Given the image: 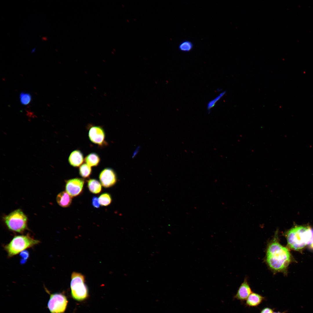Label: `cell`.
I'll return each mask as SVG.
<instances>
[{"label":"cell","mask_w":313,"mask_h":313,"mask_svg":"<svg viewBox=\"0 0 313 313\" xmlns=\"http://www.w3.org/2000/svg\"><path fill=\"white\" fill-rule=\"evenodd\" d=\"M70 287L73 298L78 301L86 299L88 296V290L85 283V278L81 274L73 272L71 275Z\"/></svg>","instance_id":"obj_4"},{"label":"cell","mask_w":313,"mask_h":313,"mask_svg":"<svg viewBox=\"0 0 313 313\" xmlns=\"http://www.w3.org/2000/svg\"><path fill=\"white\" fill-rule=\"evenodd\" d=\"M273 310L269 307H265L261 311L260 313H273Z\"/></svg>","instance_id":"obj_23"},{"label":"cell","mask_w":313,"mask_h":313,"mask_svg":"<svg viewBox=\"0 0 313 313\" xmlns=\"http://www.w3.org/2000/svg\"><path fill=\"white\" fill-rule=\"evenodd\" d=\"M286 311H284V312H281L278 311L277 312H274L273 313H286Z\"/></svg>","instance_id":"obj_24"},{"label":"cell","mask_w":313,"mask_h":313,"mask_svg":"<svg viewBox=\"0 0 313 313\" xmlns=\"http://www.w3.org/2000/svg\"><path fill=\"white\" fill-rule=\"evenodd\" d=\"M278 230L267 245L266 261L269 268L275 272L285 271L291 261V255L288 250L279 243Z\"/></svg>","instance_id":"obj_1"},{"label":"cell","mask_w":313,"mask_h":313,"mask_svg":"<svg viewBox=\"0 0 313 313\" xmlns=\"http://www.w3.org/2000/svg\"><path fill=\"white\" fill-rule=\"evenodd\" d=\"M68 301L66 296L61 293L50 294L47 306L51 313H63L65 311Z\"/></svg>","instance_id":"obj_6"},{"label":"cell","mask_w":313,"mask_h":313,"mask_svg":"<svg viewBox=\"0 0 313 313\" xmlns=\"http://www.w3.org/2000/svg\"><path fill=\"white\" fill-rule=\"evenodd\" d=\"M84 183L82 179L75 178L68 180L66 183L65 189L72 197L76 196L82 192Z\"/></svg>","instance_id":"obj_8"},{"label":"cell","mask_w":313,"mask_h":313,"mask_svg":"<svg viewBox=\"0 0 313 313\" xmlns=\"http://www.w3.org/2000/svg\"><path fill=\"white\" fill-rule=\"evenodd\" d=\"M100 161L99 156L95 153L89 154L85 159V163L91 167L97 166L99 164Z\"/></svg>","instance_id":"obj_15"},{"label":"cell","mask_w":313,"mask_h":313,"mask_svg":"<svg viewBox=\"0 0 313 313\" xmlns=\"http://www.w3.org/2000/svg\"><path fill=\"white\" fill-rule=\"evenodd\" d=\"M89 130L88 137L90 141L94 144L102 146L106 145L105 133L102 127L92 125Z\"/></svg>","instance_id":"obj_7"},{"label":"cell","mask_w":313,"mask_h":313,"mask_svg":"<svg viewBox=\"0 0 313 313\" xmlns=\"http://www.w3.org/2000/svg\"><path fill=\"white\" fill-rule=\"evenodd\" d=\"M70 164L72 166L77 167L82 164L84 161L83 155L79 150H75L70 154L68 159Z\"/></svg>","instance_id":"obj_11"},{"label":"cell","mask_w":313,"mask_h":313,"mask_svg":"<svg viewBox=\"0 0 313 313\" xmlns=\"http://www.w3.org/2000/svg\"><path fill=\"white\" fill-rule=\"evenodd\" d=\"M4 220L8 229L13 231L21 233L27 227V217L19 209L12 212L5 216Z\"/></svg>","instance_id":"obj_5"},{"label":"cell","mask_w":313,"mask_h":313,"mask_svg":"<svg viewBox=\"0 0 313 313\" xmlns=\"http://www.w3.org/2000/svg\"><path fill=\"white\" fill-rule=\"evenodd\" d=\"M80 176L84 178L89 177L92 172L91 167L87 164L84 163L81 165L79 170Z\"/></svg>","instance_id":"obj_16"},{"label":"cell","mask_w":313,"mask_h":313,"mask_svg":"<svg viewBox=\"0 0 313 313\" xmlns=\"http://www.w3.org/2000/svg\"><path fill=\"white\" fill-rule=\"evenodd\" d=\"M72 197L66 191H63L57 195L56 200L60 206L64 208L67 207L71 203Z\"/></svg>","instance_id":"obj_13"},{"label":"cell","mask_w":313,"mask_h":313,"mask_svg":"<svg viewBox=\"0 0 313 313\" xmlns=\"http://www.w3.org/2000/svg\"><path fill=\"white\" fill-rule=\"evenodd\" d=\"M226 93V91L221 92L216 97L208 103L207 105V109L208 113L210 112L211 109L214 106L217 102L224 96Z\"/></svg>","instance_id":"obj_18"},{"label":"cell","mask_w":313,"mask_h":313,"mask_svg":"<svg viewBox=\"0 0 313 313\" xmlns=\"http://www.w3.org/2000/svg\"><path fill=\"white\" fill-rule=\"evenodd\" d=\"M92 204L94 207L96 208L99 207L100 204L99 198L97 196H93L92 199Z\"/></svg>","instance_id":"obj_22"},{"label":"cell","mask_w":313,"mask_h":313,"mask_svg":"<svg viewBox=\"0 0 313 313\" xmlns=\"http://www.w3.org/2000/svg\"><path fill=\"white\" fill-rule=\"evenodd\" d=\"M99 179L101 185L105 188L112 187L116 183L117 180L116 173L110 168H106L100 173Z\"/></svg>","instance_id":"obj_9"},{"label":"cell","mask_w":313,"mask_h":313,"mask_svg":"<svg viewBox=\"0 0 313 313\" xmlns=\"http://www.w3.org/2000/svg\"><path fill=\"white\" fill-rule=\"evenodd\" d=\"M193 47L194 45L192 42L188 40H184L179 44L178 49L181 51L188 52L192 50Z\"/></svg>","instance_id":"obj_17"},{"label":"cell","mask_w":313,"mask_h":313,"mask_svg":"<svg viewBox=\"0 0 313 313\" xmlns=\"http://www.w3.org/2000/svg\"><path fill=\"white\" fill-rule=\"evenodd\" d=\"M100 204L102 206H107L111 202L112 198L111 195L108 193H105L102 194L99 198Z\"/></svg>","instance_id":"obj_19"},{"label":"cell","mask_w":313,"mask_h":313,"mask_svg":"<svg viewBox=\"0 0 313 313\" xmlns=\"http://www.w3.org/2000/svg\"><path fill=\"white\" fill-rule=\"evenodd\" d=\"M252 292L246 279L239 287L234 298L241 301L246 300Z\"/></svg>","instance_id":"obj_10"},{"label":"cell","mask_w":313,"mask_h":313,"mask_svg":"<svg viewBox=\"0 0 313 313\" xmlns=\"http://www.w3.org/2000/svg\"><path fill=\"white\" fill-rule=\"evenodd\" d=\"M87 186L90 192L94 194L99 193L102 190L101 184L94 179H90L88 180Z\"/></svg>","instance_id":"obj_14"},{"label":"cell","mask_w":313,"mask_h":313,"mask_svg":"<svg viewBox=\"0 0 313 313\" xmlns=\"http://www.w3.org/2000/svg\"><path fill=\"white\" fill-rule=\"evenodd\" d=\"M35 48H33L32 49V52H31V53H32V52H35Z\"/></svg>","instance_id":"obj_25"},{"label":"cell","mask_w":313,"mask_h":313,"mask_svg":"<svg viewBox=\"0 0 313 313\" xmlns=\"http://www.w3.org/2000/svg\"><path fill=\"white\" fill-rule=\"evenodd\" d=\"M19 99L20 103L22 105H26L31 102L32 96L30 93L23 92L20 94Z\"/></svg>","instance_id":"obj_20"},{"label":"cell","mask_w":313,"mask_h":313,"mask_svg":"<svg viewBox=\"0 0 313 313\" xmlns=\"http://www.w3.org/2000/svg\"><path fill=\"white\" fill-rule=\"evenodd\" d=\"M29 253L26 250H24L20 253V256L21 258L20 263L21 264L25 263L29 256Z\"/></svg>","instance_id":"obj_21"},{"label":"cell","mask_w":313,"mask_h":313,"mask_svg":"<svg viewBox=\"0 0 313 313\" xmlns=\"http://www.w3.org/2000/svg\"><path fill=\"white\" fill-rule=\"evenodd\" d=\"M312 97H313V95H312Z\"/></svg>","instance_id":"obj_26"},{"label":"cell","mask_w":313,"mask_h":313,"mask_svg":"<svg viewBox=\"0 0 313 313\" xmlns=\"http://www.w3.org/2000/svg\"><path fill=\"white\" fill-rule=\"evenodd\" d=\"M265 299L261 295L252 292L246 300L245 305L249 307H256L260 304Z\"/></svg>","instance_id":"obj_12"},{"label":"cell","mask_w":313,"mask_h":313,"mask_svg":"<svg viewBox=\"0 0 313 313\" xmlns=\"http://www.w3.org/2000/svg\"><path fill=\"white\" fill-rule=\"evenodd\" d=\"M287 245L296 250L306 246L313 248V229L309 227L299 226L292 228L286 233Z\"/></svg>","instance_id":"obj_2"},{"label":"cell","mask_w":313,"mask_h":313,"mask_svg":"<svg viewBox=\"0 0 313 313\" xmlns=\"http://www.w3.org/2000/svg\"><path fill=\"white\" fill-rule=\"evenodd\" d=\"M40 242L29 235L14 236L4 248L9 257L15 255L26 249L32 247Z\"/></svg>","instance_id":"obj_3"}]
</instances>
